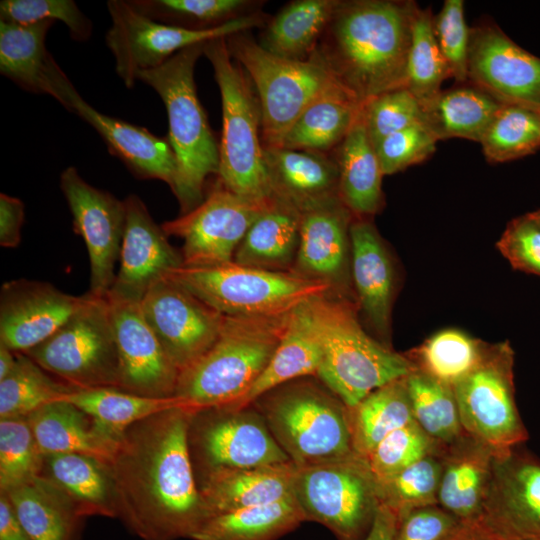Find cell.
<instances>
[{"label": "cell", "instance_id": "6da1fadb", "mask_svg": "<svg viewBox=\"0 0 540 540\" xmlns=\"http://www.w3.org/2000/svg\"><path fill=\"white\" fill-rule=\"evenodd\" d=\"M193 414L173 408L133 424L106 463L119 518L143 540L191 539L210 519L191 460Z\"/></svg>", "mask_w": 540, "mask_h": 540}, {"label": "cell", "instance_id": "7a4b0ae2", "mask_svg": "<svg viewBox=\"0 0 540 540\" xmlns=\"http://www.w3.org/2000/svg\"><path fill=\"white\" fill-rule=\"evenodd\" d=\"M413 1H339L316 52L362 104L406 87Z\"/></svg>", "mask_w": 540, "mask_h": 540}, {"label": "cell", "instance_id": "3957f363", "mask_svg": "<svg viewBox=\"0 0 540 540\" xmlns=\"http://www.w3.org/2000/svg\"><path fill=\"white\" fill-rule=\"evenodd\" d=\"M289 314L226 316L212 347L180 373L174 396L183 408L195 414L239 401L271 360Z\"/></svg>", "mask_w": 540, "mask_h": 540}, {"label": "cell", "instance_id": "277c9868", "mask_svg": "<svg viewBox=\"0 0 540 540\" xmlns=\"http://www.w3.org/2000/svg\"><path fill=\"white\" fill-rule=\"evenodd\" d=\"M205 43L187 47L164 64L138 74L161 97L168 116V141L175 155L177 174L173 193L181 214L204 200V188L219 170V144L199 101L194 69Z\"/></svg>", "mask_w": 540, "mask_h": 540}, {"label": "cell", "instance_id": "5b68a950", "mask_svg": "<svg viewBox=\"0 0 540 540\" xmlns=\"http://www.w3.org/2000/svg\"><path fill=\"white\" fill-rule=\"evenodd\" d=\"M309 309L322 347L316 377L347 408L414 370L406 355L365 332L350 303L340 295L313 298Z\"/></svg>", "mask_w": 540, "mask_h": 540}, {"label": "cell", "instance_id": "8992f818", "mask_svg": "<svg viewBox=\"0 0 540 540\" xmlns=\"http://www.w3.org/2000/svg\"><path fill=\"white\" fill-rule=\"evenodd\" d=\"M222 102V135L217 180L228 190L259 205L275 193L265 166L261 110L253 85L231 56L226 38L205 43Z\"/></svg>", "mask_w": 540, "mask_h": 540}, {"label": "cell", "instance_id": "52a82bcc", "mask_svg": "<svg viewBox=\"0 0 540 540\" xmlns=\"http://www.w3.org/2000/svg\"><path fill=\"white\" fill-rule=\"evenodd\" d=\"M250 406L298 467L355 454L348 409L324 384L296 379L265 393Z\"/></svg>", "mask_w": 540, "mask_h": 540}, {"label": "cell", "instance_id": "ba28073f", "mask_svg": "<svg viewBox=\"0 0 540 540\" xmlns=\"http://www.w3.org/2000/svg\"><path fill=\"white\" fill-rule=\"evenodd\" d=\"M228 50L246 72L259 100L263 147H276L298 119L319 98L347 90L319 54L290 60L266 51L243 33L226 38ZM350 92V91H349Z\"/></svg>", "mask_w": 540, "mask_h": 540}, {"label": "cell", "instance_id": "9c48e42d", "mask_svg": "<svg viewBox=\"0 0 540 540\" xmlns=\"http://www.w3.org/2000/svg\"><path fill=\"white\" fill-rule=\"evenodd\" d=\"M166 277L225 316H278L301 304L334 294L332 286L292 271H270L229 262L180 266Z\"/></svg>", "mask_w": 540, "mask_h": 540}, {"label": "cell", "instance_id": "30bf717a", "mask_svg": "<svg viewBox=\"0 0 540 540\" xmlns=\"http://www.w3.org/2000/svg\"><path fill=\"white\" fill-rule=\"evenodd\" d=\"M293 493L306 521L328 528L338 540H364L380 505L365 459L349 457L298 467Z\"/></svg>", "mask_w": 540, "mask_h": 540}, {"label": "cell", "instance_id": "8fae6325", "mask_svg": "<svg viewBox=\"0 0 540 540\" xmlns=\"http://www.w3.org/2000/svg\"><path fill=\"white\" fill-rule=\"evenodd\" d=\"M513 365L508 342L486 344L475 368L453 387L464 432L496 455L528 439L515 402Z\"/></svg>", "mask_w": 540, "mask_h": 540}, {"label": "cell", "instance_id": "7c38bea8", "mask_svg": "<svg viewBox=\"0 0 540 540\" xmlns=\"http://www.w3.org/2000/svg\"><path fill=\"white\" fill-rule=\"evenodd\" d=\"M87 303L58 331L25 352L72 388H119L118 353L105 297Z\"/></svg>", "mask_w": 540, "mask_h": 540}, {"label": "cell", "instance_id": "4fadbf2b", "mask_svg": "<svg viewBox=\"0 0 540 540\" xmlns=\"http://www.w3.org/2000/svg\"><path fill=\"white\" fill-rule=\"evenodd\" d=\"M111 26L106 45L115 61V71L127 88L134 87L140 72L164 64L192 45L227 38L263 25L260 14H246L220 26L191 30L159 23L139 11L128 0H109Z\"/></svg>", "mask_w": 540, "mask_h": 540}, {"label": "cell", "instance_id": "5bb4252c", "mask_svg": "<svg viewBox=\"0 0 540 540\" xmlns=\"http://www.w3.org/2000/svg\"><path fill=\"white\" fill-rule=\"evenodd\" d=\"M446 540H540V461L519 447L495 455L480 513Z\"/></svg>", "mask_w": 540, "mask_h": 540}, {"label": "cell", "instance_id": "9a60e30c", "mask_svg": "<svg viewBox=\"0 0 540 540\" xmlns=\"http://www.w3.org/2000/svg\"><path fill=\"white\" fill-rule=\"evenodd\" d=\"M267 205L240 197L216 179L201 204L161 227L167 236L183 240L184 266L225 264L233 262L238 246Z\"/></svg>", "mask_w": 540, "mask_h": 540}, {"label": "cell", "instance_id": "2e32d148", "mask_svg": "<svg viewBox=\"0 0 540 540\" xmlns=\"http://www.w3.org/2000/svg\"><path fill=\"white\" fill-rule=\"evenodd\" d=\"M140 304L147 323L180 373L212 347L226 317L166 276L150 286Z\"/></svg>", "mask_w": 540, "mask_h": 540}, {"label": "cell", "instance_id": "e0dca14e", "mask_svg": "<svg viewBox=\"0 0 540 540\" xmlns=\"http://www.w3.org/2000/svg\"><path fill=\"white\" fill-rule=\"evenodd\" d=\"M48 95L94 128L108 151L136 177L160 180L173 191L177 164L168 138L99 112L81 97L56 61L49 71Z\"/></svg>", "mask_w": 540, "mask_h": 540}, {"label": "cell", "instance_id": "ac0fdd59", "mask_svg": "<svg viewBox=\"0 0 540 540\" xmlns=\"http://www.w3.org/2000/svg\"><path fill=\"white\" fill-rule=\"evenodd\" d=\"M60 188L73 216L75 233L82 236L90 260V290L105 297L116 273L124 234V201L86 182L78 170L67 167L60 174Z\"/></svg>", "mask_w": 540, "mask_h": 540}, {"label": "cell", "instance_id": "d6986e66", "mask_svg": "<svg viewBox=\"0 0 540 540\" xmlns=\"http://www.w3.org/2000/svg\"><path fill=\"white\" fill-rule=\"evenodd\" d=\"M118 360L119 388L135 394L173 397L180 371L147 323L139 301L105 296Z\"/></svg>", "mask_w": 540, "mask_h": 540}, {"label": "cell", "instance_id": "ffe728a7", "mask_svg": "<svg viewBox=\"0 0 540 540\" xmlns=\"http://www.w3.org/2000/svg\"><path fill=\"white\" fill-rule=\"evenodd\" d=\"M468 80L499 103L540 104V58L495 25L470 29Z\"/></svg>", "mask_w": 540, "mask_h": 540}, {"label": "cell", "instance_id": "44dd1931", "mask_svg": "<svg viewBox=\"0 0 540 540\" xmlns=\"http://www.w3.org/2000/svg\"><path fill=\"white\" fill-rule=\"evenodd\" d=\"M208 411L193 434L207 472L291 462L254 407Z\"/></svg>", "mask_w": 540, "mask_h": 540}, {"label": "cell", "instance_id": "7402d4cb", "mask_svg": "<svg viewBox=\"0 0 540 540\" xmlns=\"http://www.w3.org/2000/svg\"><path fill=\"white\" fill-rule=\"evenodd\" d=\"M89 293L74 296L50 283L17 279L0 292V344L25 353L58 331L88 301Z\"/></svg>", "mask_w": 540, "mask_h": 540}, {"label": "cell", "instance_id": "603a6c76", "mask_svg": "<svg viewBox=\"0 0 540 540\" xmlns=\"http://www.w3.org/2000/svg\"><path fill=\"white\" fill-rule=\"evenodd\" d=\"M124 203L126 219L120 266L108 293L140 302L150 286L182 266L183 259L170 245L168 236L140 197L131 194Z\"/></svg>", "mask_w": 540, "mask_h": 540}, {"label": "cell", "instance_id": "cb8c5ba5", "mask_svg": "<svg viewBox=\"0 0 540 540\" xmlns=\"http://www.w3.org/2000/svg\"><path fill=\"white\" fill-rule=\"evenodd\" d=\"M352 215L340 198L302 211L299 246L291 271L326 282L341 295L349 266Z\"/></svg>", "mask_w": 540, "mask_h": 540}, {"label": "cell", "instance_id": "d4e9b609", "mask_svg": "<svg viewBox=\"0 0 540 540\" xmlns=\"http://www.w3.org/2000/svg\"><path fill=\"white\" fill-rule=\"evenodd\" d=\"M351 272L360 308L368 323L382 338L390 332L393 300V267L373 224L357 218L350 225Z\"/></svg>", "mask_w": 540, "mask_h": 540}, {"label": "cell", "instance_id": "484cf974", "mask_svg": "<svg viewBox=\"0 0 540 540\" xmlns=\"http://www.w3.org/2000/svg\"><path fill=\"white\" fill-rule=\"evenodd\" d=\"M439 451L438 506L459 522L471 520L480 513L487 496L496 454L467 434L439 446Z\"/></svg>", "mask_w": 540, "mask_h": 540}, {"label": "cell", "instance_id": "4316f807", "mask_svg": "<svg viewBox=\"0 0 540 540\" xmlns=\"http://www.w3.org/2000/svg\"><path fill=\"white\" fill-rule=\"evenodd\" d=\"M263 157L275 195L301 212L340 198L337 163L325 154L263 147Z\"/></svg>", "mask_w": 540, "mask_h": 540}, {"label": "cell", "instance_id": "83f0119b", "mask_svg": "<svg viewBox=\"0 0 540 540\" xmlns=\"http://www.w3.org/2000/svg\"><path fill=\"white\" fill-rule=\"evenodd\" d=\"M292 462L206 473L199 487L210 518L252 506L294 497Z\"/></svg>", "mask_w": 540, "mask_h": 540}, {"label": "cell", "instance_id": "f1b7e54d", "mask_svg": "<svg viewBox=\"0 0 540 540\" xmlns=\"http://www.w3.org/2000/svg\"><path fill=\"white\" fill-rule=\"evenodd\" d=\"M309 301L290 312L284 333L268 365L246 394L226 409L246 408L278 386L317 375L322 347L310 313Z\"/></svg>", "mask_w": 540, "mask_h": 540}, {"label": "cell", "instance_id": "f546056e", "mask_svg": "<svg viewBox=\"0 0 540 540\" xmlns=\"http://www.w3.org/2000/svg\"><path fill=\"white\" fill-rule=\"evenodd\" d=\"M301 211L275 196L238 246L233 261L244 266L291 271L300 239Z\"/></svg>", "mask_w": 540, "mask_h": 540}, {"label": "cell", "instance_id": "4dcf8cb0", "mask_svg": "<svg viewBox=\"0 0 540 540\" xmlns=\"http://www.w3.org/2000/svg\"><path fill=\"white\" fill-rule=\"evenodd\" d=\"M26 418L43 457L79 453L106 464L119 441L103 434L87 414L65 400L48 403Z\"/></svg>", "mask_w": 540, "mask_h": 540}, {"label": "cell", "instance_id": "1f68e13d", "mask_svg": "<svg viewBox=\"0 0 540 540\" xmlns=\"http://www.w3.org/2000/svg\"><path fill=\"white\" fill-rule=\"evenodd\" d=\"M339 171V197L359 218L377 213L383 203V172L365 128L362 111L336 149Z\"/></svg>", "mask_w": 540, "mask_h": 540}, {"label": "cell", "instance_id": "d6a6232c", "mask_svg": "<svg viewBox=\"0 0 540 540\" xmlns=\"http://www.w3.org/2000/svg\"><path fill=\"white\" fill-rule=\"evenodd\" d=\"M31 540H76L79 515L69 497L41 475L3 493Z\"/></svg>", "mask_w": 540, "mask_h": 540}, {"label": "cell", "instance_id": "836d02e7", "mask_svg": "<svg viewBox=\"0 0 540 540\" xmlns=\"http://www.w3.org/2000/svg\"><path fill=\"white\" fill-rule=\"evenodd\" d=\"M44 459L48 479L69 497L80 516L119 517L116 490L105 463L79 453L53 454Z\"/></svg>", "mask_w": 540, "mask_h": 540}, {"label": "cell", "instance_id": "e575fe53", "mask_svg": "<svg viewBox=\"0 0 540 540\" xmlns=\"http://www.w3.org/2000/svg\"><path fill=\"white\" fill-rule=\"evenodd\" d=\"M60 400L79 408L103 434L116 441L125 430L141 420L169 409L183 408L175 396L149 397L116 387L73 388Z\"/></svg>", "mask_w": 540, "mask_h": 540}, {"label": "cell", "instance_id": "d590c367", "mask_svg": "<svg viewBox=\"0 0 540 540\" xmlns=\"http://www.w3.org/2000/svg\"><path fill=\"white\" fill-rule=\"evenodd\" d=\"M363 105L348 90L329 93L298 117L276 147L325 154L340 145L359 118Z\"/></svg>", "mask_w": 540, "mask_h": 540}, {"label": "cell", "instance_id": "8d00e7d4", "mask_svg": "<svg viewBox=\"0 0 540 540\" xmlns=\"http://www.w3.org/2000/svg\"><path fill=\"white\" fill-rule=\"evenodd\" d=\"M339 0H296L268 23L260 46L281 58L308 59L327 29Z\"/></svg>", "mask_w": 540, "mask_h": 540}, {"label": "cell", "instance_id": "74e56055", "mask_svg": "<svg viewBox=\"0 0 540 540\" xmlns=\"http://www.w3.org/2000/svg\"><path fill=\"white\" fill-rule=\"evenodd\" d=\"M53 24L0 21L1 75L27 92L48 94V72L54 58L45 40Z\"/></svg>", "mask_w": 540, "mask_h": 540}, {"label": "cell", "instance_id": "f35d334b", "mask_svg": "<svg viewBox=\"0 0 540 540\" xmlns=\"http://www.w3.org/2000/svg\"><path fill=\"white\" fill-rule=\"evenodd\" d=\"M306 521L295 497L215 515L192 540H277Z\"/></svg>", "mask_w": 540, "mask_h": 540}, {"label": "cell", "instance_id": "ab89813d", "mask_svg": "<svg viewBox=\"0 0 540 540\" xmlns=\"http://www.w3.org/2000/svg\"><path fill=\"white\" fill-rule=\"evenodd\" d=\"M501 103L475 86L441 92L423 108L425 124L439 140L480 142Z\"/></svg>", "mask_w": 540, "mask_h": 540}, {"label": "cell", "instance_id": "60d3db41", "mask_svg": "<svg viewBox=\"0 0 540 540\" xmlns=\"http://www.w3.org/2000/svg\"><path fill=\"white\" fill-rule=\"evenodd\" d=\"M347 409L353 451L363 459L388 434L414 421L405 377L374 390Z\"/></svg>", "mask_w": 540, "mask_h": 540}, {"label": "cell", "instance_id": "b9f144b4", "mask_svg": "<svg viewBox=\"0 0 540 540\" xmlns=\"http://www.w3.org/2000/svg\"><path fill=\"white\" fill-rule=\"evenodd\" d=\"M405 382L413 420L433 442L445 446L466 434L452 387L416 369Z\"/></svg>", "mask_w": 540, "mask_h": 540}, {"label": "cell", "instance_id": "7bdbcfd3", "mask_svg": "<svg viewBox=\"0 0 540 540\" xmlns=\"http://www.w3.org/2000/svg\"><path fill=\"white\" fill-rule=\"evenodd\" d=\"M486 343L456 329H446L428 338L406 357L414 369L454 387L480 361Z\"/></svg>", "mask_w": 540, "mask_h": 540}, {"label": "cell", "instance_id": "ee69618b", "mask_svg": "<svg viewBox=\"0 0 540 540\" xmlns=\"http://www.w3.org/2000/svg\"><path fill=\"white\" fill-rule=\"evenodd\" d=\"M429 9L415 8L411 43L407 60L406 88L418 99L422 108L440 92L450 76L446 60L439 48Z\"/></svg>", "mask_w": 540, "mask_h": 540}, {"label": "cell", "instance_id": "f6af8a7d", "mask_svg": "<svg viewBox=\"0 0 540 540\" xmlns=\"http://www.w3.org/2000/svg\"><path fill=\"white\" fill-rule=\"evenodd\" d=\"M479 143L490 163L533 154L540 149V114L532 107L501 103Z\"/></svg>", "mask_w": 540, "mask_h": 540}, {"label": "cell", "instance_id": "bcb514c9", "mask_svg": "<svg viewBox=\"0 0 540 540\" xmlns=\"http://www.w3.org/2000/svg\"><path fill=\"white\" fill-rule=\"evenodd\" d=\"M44 371L26 354L17 353L14 370L0 381L1 419L27 417L73 389L55 382Z\"/></svg>", "mask_w": 540, "mask_h": 540}, {"label": "cell", "instance_id": "7dc6e473", "mask_svg": "<svg viewBox=\"0 0 540 540\" xmlns=\"http://www.w3.org/2000/svg\"><path fill=\"white\" fill-rule=\"evenodd\" d=\"M441 468L438 446L399 473L376 482L380 504L391 509L398 519L414 509L438 505Z\"/></svg>", "mask_w": 540, "mask_h": 540}, {"label": "cell", "instance_id": "c3c4849f", "mask_svg": "<svg viewBox=\"0 0 540 540\" xmlns=\"http://www.w3.org/2000/svg\"><path fill=\"white\" fill-rule=\"evenodd\" d=\"M143 15L169 26L205 30L243 16L244 0H128Z\"/></svg>", "mask_w": 540, "mask_h": 540}, {"label": "cell", "instance_id": "681fc988", "mask_svg": "<svg viewBox=\"0 0 540 540\" xmlns=\"http://www.w3.org/2000/svg\"><path fill=\"white\" fill-rule=\"evenodd\" d=\"M43 461L26 417L0 420L1 493L39 476Z\"/></svg>", "mask_w": 540, "mask_h": 540}, {"label": "cell", "instance_id": "f907efd6", "mask_svg": "<svg viewBox=\"0 0 540 540\" xmlns=\"http://www.w3.org/2000/svg\"><path fill=\"white\" fill-rule=\"evenodd\" d=\"M437 447L413 421L388 434L365 460L375 481L380 482L422 459Z\"/></svg>", "mask_w": 540, "mask_h": 540}, {"label": "cell", "instance_id": "816d5d0a", "mask_svg": "<svg viewBox=\"0 0 540 540\" xmlns=\"http://www.w3.org/2000/svg\"><path fill=\"white\" fill-rule=\"evenodd\" d=\"M362 119L373 146L394 132L425 124L422 105L406 87L384 92L365 102Z\"/></svg>", "mask_w": 540, "mask_h": 540}, {"label": "cell", "instance_id": "f5cc1de1", "mask_svg": "<svg viewBox=\"0 0 540 540\" xmlns=\"http://www.w3.org/2000/svg\"><path fill=\"white\" fill-rule=\"evenodd\" d=\"M0 21L30 24L41 21L62 22L72 39L87 41L93 32L92 21L72 0H2Z\"/></svg>", "mask_w": 540, "mask_h": 540}, {"label": "cell", "instance_id": "db71d44e", "mask_svg": "<svg viewBox=\"0 0 540 540\" xmlns=\"http://www.w3.org/2000/svg\"><path fill=\"white\" fill-rule=\"evenodd\" d=\"M439 48L448 65L450 76L457 82L468 80L470 28L466 24L464 2L446 0L433 18Z\"/></svg>", "mask_w": 540, "mask_h": 540}, {"label": "cell", "instance_id": "11a10c76", "mask_svg": "<svg viewBox=\"0 0 540 540\" xmlns=\"http://www.w3.org/2000/svg\"><path fill=\"white\" fill-rule=\"evenodd\" d=\"M438 139L424 123L394 132L374 145L383 175L400 172L429 158Z\"/></svg>", "mask_w": 540, "mask_h": 540}, {"label": "cell", "instance_id": "9f6ffc18", "mask_svg": "<svg viewBox=\"0 0 540 540\" xmlns=\"http://www.w3.org/2000/svg\"><path fill=\"white\" fill-rule=\"evenodd\" d=\"M497 247L513 268L540 276V225L529 213L509 222Z\"/></svg>", "mask_w": 540, "mask_h": 540}, {"label": "cell", "instance_id": "6f0895ef", "mask_svg": "<svg viewBox=\"0 0 540 540\" xmlns=\"http://www.w3.org/2000/svg\"><path fill=\"white\" fill-rule=\"evenodd\" d=\"M458 522L438 505L417 508L398 519L392 540H446Z\"/></svg>", "mask_w": 540, "mask_h": 540}, {"label": "cell", "instance_id": "680465c9", "mask_svg": "<svg viewBox=\"0 0 540 540\" xmlns=\"http://www.w3.org/2000/svg\"><path fill=\"white\" fill-rule=\"evenodd\" d=\"M24 203L16 197L0 194V245L15 248L21 242Z\"/></svg>", "mask_w": 540, "mask_h": 540}, {"label": "cell", "instance_id": "91938a15", "mask_svg": "<svg viewBox=\"0 0 540 540\" xmlns=\"http://www.w3.org/2000/svg\"><path fill=\"white\" fill-rule=\"evenodd\" d=\"M0 540H31L3 493L0 496Z\"/></svg>", "mask_w": 540, "mask_h": 540}, {"label": "cell", "instance_id": "94428289", "mask_svg": "<svg viewBox=\"0 0 540 540\" xmlns=\"http://www.w3.org/2000/svg\"><path fill=\"white\" fill-rule=\"evenodd\" d=\"M398 517L387 506L380 504L373 525L364 540H392Z\"/></svg>", "mask_w": 540, "mask_h": 540}, {"label": "cell", "instance_id": "6125c7cd", "mask_svg": "<svg viewBox=\"0 0 540 540\" xmlns=\"http://www.w3.org/2000/svg\"><path fill=\"white\" fill-rule=\"evenodd\" d=\"M17 363V353L0 344V381L14 370Z\"/></svg>", "mask_w": 540, "mask_h": 540}, {"label": "cell", "instance_id": "be15d7a7", "mask_svg": "<svg viewBox=\"0 0 540 540\" xmlns=\"http://www.w3.org/2000/svg\"><path fill=\"white\" fill-rule=\"evenodd\" d=\"M529 215L540 225V209L530 212Z\"/></svg>", "mask_w": 540, "mask_h": 540}, {"label": "cell", "instance_id": "e7e4bbea", "mask_svg": "<svg viewBox=\"0 0 540 540\" xmlns=\"http://www.w3.org/2000/svg\"><path fill=\"white\" fill-rule=\"evenodd\" d=\"M532 108H534L540 114V104L537 105V106H534Z\"/></svg>", "mask_w": 540, "mask_h": 540}]
</instances>
